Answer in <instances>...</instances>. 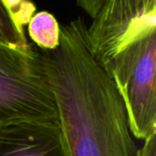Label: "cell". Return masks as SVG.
<instances>
[{
    "label": "cell",
    "mask_w": 156,
    "mask_h": 156,
    "mask_svg": "<svg viewBox=\"0 0 156 156\" xmlns=\"http://www.w3.org/2000/svg\"><path fill=\"white\" fill-rule=\"evenodd\" d=\"M80 17L60 27L59 45L39 52L71 156H137L122 100L94 58Z\"/></svg>",
    "instance_id": "cell-1"
},
{
    "label": "cell",
    "mask_w": 156,
    "mask_h": 156,
    "mask_svg": "<svg viewBox=\"0 0 156 156\" xmlns=\"http://www.w3.org/2000/svg\"><path fill=\"white\" fill-rule=\"evenodd\" d=\"M60 122L39 48L26 52L0 45V123Z\"/></svg>",
    "instance_id": "cell-2"
},
{
    "label": "cell",
    "mask_w": 156,
    "mask_h": 156,
    "mask_svg": "<svg viewBox=\"0 0 156 156\" xmlns=\"http://www.w3.org/2000/svg\"><path fill=\"white\" fill-rule=\"evenodd\" d=\"M0 156H71L60 122L0 123Z\"/></svg>",
    "instance_id": "cell-3"
},
{
    "label": "cell",
    "mask_w": 156,
    "mask_h": 156,
    "mask_svg": "<svg viewBox=\"0 0 156 156\" xmlns=\"http://www.w3.org/2000/svg\"><path fill=\"white\" fill-rule=\"evenodd\" d=\"M36 12L33 2L26 0H0V45L31 51L35 44L28 43L25 26L28 24Z\"/></svg>",
    "instance_id": "cell-4"
},
{
    "label": "cell",
    "mask_w": 156,
    "mask_h": 156,
    "mask_svg": "<svg viewBox=\"0 0 156 156\" xmlns=\"http://www.w3.org/2000/svg\"><path fill=\"white\" fill-rule=\"evenodd\" d=\"M27 25L28 35L38 48L53 50L58 47L60 27L52 14L47 11L34 14Z\"/></svg>",
    "instance_id": "cell-5"
},
{
    "label": "cell",
    "mask_w": 156,
    "mask_h": 156,
    "mask_svg": "<svg viewBox=\"0 0 156 156\" xmlns=\"http://www.w3.org/2000/svg\"><path fill=\"white\" fill-rule=\"evenodd\" d=\"M137 156H156V132L144 140V146L137 151Z\"/></svg>",
    "instance_id": "cell-6"
}]
</instances>
